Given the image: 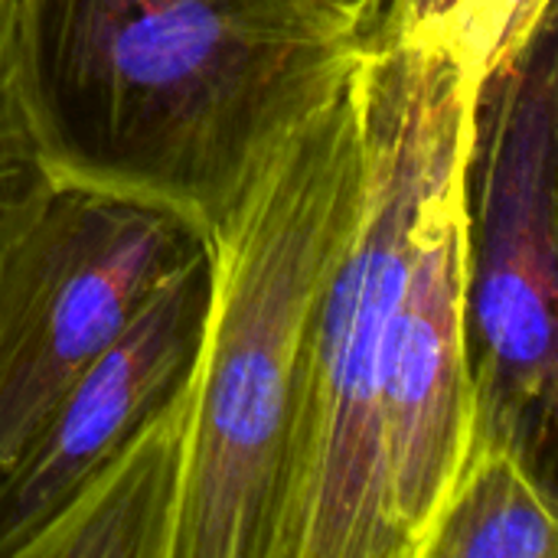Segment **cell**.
Masks as SVG:
<instances>
[{
	"instance_id": "3957f363",
	"label": "cell",
	"mask_w": 558,
	"mask_h": 558,
	"mask_svg": "<svg viewBox=\"0 0 558 558\" xmlns=\"http://www.w3.org/2000/svg\"><path fill=\"white\" fill-rule=\"evenodd\" d=\"M353 88L366 190L311 320L281 558H409L379 451V366L418 203L471 134L477 92L445 52L418 46L360 52Z\"/></svg>"
},
{
	"instance_id": "8fae6325",
	"label": "cell",
	"mask_w": 558,
	"mask_h": 558,
	"mask_svg": "<svg viewBox=\"0 0 558 558\" xmlns=\"http://www.w3.org/2000/svg\"><path fill=\"white\" fill-rule=\"evenodd\" d=\"M16 52V0H0V265L56 190Z\"/></svg>"
},
{
	"instance_id": "7a4b0ae2",
	"label": "cell",
	"mask_w": 558,
	"mask_h": 558,
	"mask_svg": "<svg viewBox=\"0 0 558 558\" xmlns=\"http://www.w3.org/2000/svg\"><path fill=\"white\" fill-rule=\"evenodd\" d=\"M363 190L366 137L350 78L209 232L213 291L173 558H281L311 320Z\"/></svg>"
},
{
	"instance_id": "9c48e42d",
	"label": "cell",
	"mask_w": 558,
	"mask_h": 558,
	"mask_svg": "<svg viewBox=\"0 0 558 558\" xmlns=\"http://www.w3.org/2000/svg\"><path fill=\"white\" fill-rule=\"evenodd\" d=\"M556 497L507 448L471 445L415 558H556Z\"/></svg>"
},
{
	"instance_id": "5b68a950",
	"label": "cell",
	"mask_w": 558,
	"mask_h": 558,
	"mask_svg": "<svg viewBox=\"0 0 558 558\" xmlns=\"http://www.w3.org/2000/svg\"><path fill=\"white\" fill-rule=\"evenodd\" d=\"M206 245L173 209L56 183L0 265V477L144 301Z\"/></svg>"
},
{
	"instance_id": "6da1fadb",
	"label": "cell",
	"mask_w": 558,
	"mask_h": 558,
	"mask_svg": "<svg viewBox=\"0 0 558 558\" xmlns=\"http://www.w3.org/2000/svg\"><path fill=\"white\" fill-rule=\"evenodd\" d=\"M16 52L59 183L206 235L360 62L343 0H16Z\"/></svg>"
},
{
	"instance_id": "8992f818",
	"label": "cell",
	"mask_w": 558,
	"mask_h": 558,
	"mask_svg": "<svg viewBox=\"0 0 558 558\" xmlns=\"http://www.w3.org/2000/svg\"><path fill=\"white\" fill-rule=\"evenodd\" d=\"M445 154L415 216L409 275L379 366V451L392 517L415 558L474 432L464 340V154Z\"/></svg>"
},
{
	"instance_id": "7c38bea8",
	"label": "cell",
	"mask_w": 558,
	"mask_h": 558,
	"mask_svg": "<svg viewBox=\"0 0 558 558\" xmlns=\"http://www.w3.org/2000/svg\"><path fill=\"white\" fill-rule=\"evenodd\" d=\"M347 7H350V13H353V7H356V0H343Z\"/></svg>"
},
{
	"instance_id": "277c9868",
	"label": "cell",
	"mask_w": 558,
	"mask_h": 558,
	"mask_svg": "<svg viewBox=\"0 0 558 558\" xmlns=\"http://www.w3.org/2000/svg\"><path fill=\"white\" fill-rule=\"evenodd\" d=\"M558 33L533 39L474 98L464 154V340L471 445L558 477Z\"/></svg>"
},
{
	"instance_id": "52a82bcc",
	"label": "cell",
	"mask_w": 558,
	"mask_h": 558,
	"mask_svg": "<svg viewBox=\"0 0 558 558\" xmlns=\"http://www.w3.org/2000/svg\"><path fill=\"white\" fill-rule=\"evenodd\" d=\"M213 291L209 245L173 271L72 383L0 477V558H26L78 490L193 383Z\"/></svg>"
},
{
	"instance_id": "ba28073f",
	"label": "cell",
	"mask_w": 558,
	"mask_h": 558,
	"mask_svg": "<svg viewBox=\"0 0 558 558\" xmlns=\"http://www.w3.org/2000/svg\"><path fill=\"white\" fill-rule=\"evenodd\" d=\"M190 389L78 490L26 558H173L190 458Z\"/></svg>"
},
{
	"instance_id": "30bf717a",
	"label": "cell",
	"mask_w": 558,
	"mask_h": 558,
	"mask_svg": "<svg viewBox=\"0 0 558 558\" xmlns=\"http://www.w3.org/2000/svg\"><path fill=\"white\" fill-rule=\"evenodd\" d=\"M556 13V0H356V46H418L445 52L481 92Z\"/></svg>"
}]
</instances>
